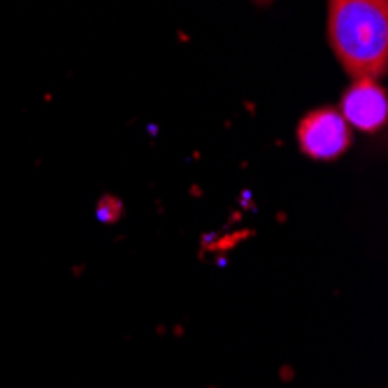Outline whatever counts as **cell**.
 Wrapping results in <instances>:
<instances>
[{
    "mask_svg": "<svg viewBox=\"0 0 388 388\" xmlns=\"http://www.w3.org/2000/svg\"><path fill=\"white\" fill-rule=\"evenodd\" d=\"M328 40L351 79L388 70V0H328Z\"/></svg>",
    "mask_w": 388,
    "mask_h": 388,
    "instance_id": "cell-1",
    "label": "cell"
},
{
    "mask_svg": "<svg viewBox=\"0 0 388 388\" xmlns=\"http://www.w3.org/2000/svg\"><path fill=\"white\" fill-rule=\"evenodd\" d=\"M351 144V126L335 107H319L297 123V147L310 158L330 160L342 156Z\"/></svg>",
    "mask_w": 388,
    "mask_h": 388,
    "instance_id": "cell-2",
    "label": "cell"
},
{
    "mask_svg": "<svg viewBox=\"0 0 388 388\" xmlns=\"http://www.w3.org/2000/svg\"><path fill=\"white\" fill-rule=\"evenodd\" d=\"M344 121L363 133H377L388 119V96L377 79H354L340 101Z\"/></svg>",
    "mask_w": 388,
    "mask_h": 388,
    "instance_id": "cell-3",
    "label": "cell"
},
{
    "mask_svg": "<svg viewBox=\"0 0 388 388\" xmlns=\"http://www.w3.org/2000/svg\"><path fill=\"white\" fill-rule=\"evenodd\" d=\"M260 3H267V0H260Z\"/></svg>",
    "mask_w": 388,
    "mask_h": 388,
    "instance_id": "cell-4",
    "label": "cell"
}]
</instances>
